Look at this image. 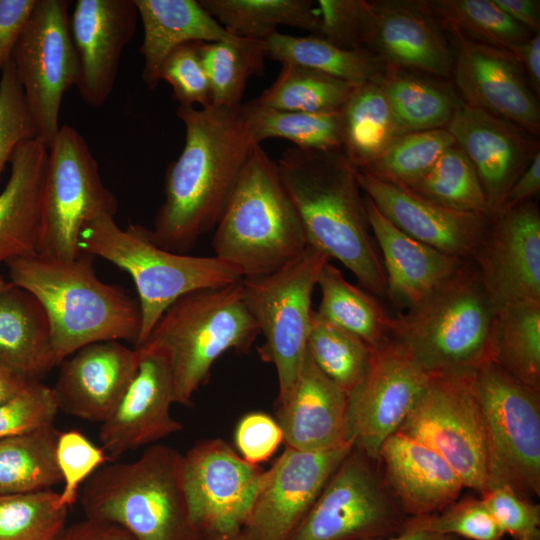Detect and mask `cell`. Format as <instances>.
Listing matches in <instances>:
<instances>
[{"instance_id": "1", "label": "cell", "mask_w": 540, "mask_h": 540, "mask_svg": "<svg viewBox=\"0 0 540 540\" xmlns=\"http://www.w3.org/2000/svg\"><path fill=\"white\" fill-rule=\"evenodd\" d=\"M240 106H178L185 144L167 168L165 199L149 229L158 246L186 254L218 223L244 164L259 145Z\"/></svg>"}, {"instance_id": "2", "label": "cell", "mask_w": 540, "mask_h": 540, "mask_svg": "<svg viewBox=\"0 0 540 540\" xmlns=\"http://www.w3.org/2000/svg\"><path fill=\"white\" fill-rule=\"evenodd\" d=\"M278 169L307 243L341 262L369 292L387 294L357 169L341 149L287 148Z\"/></svg>"}, {"instance_id": "3", "label": "cell", "mask_w": 540, "mask_h": 540, "mask_svg": "<svg viewBox=\"0 0 540 540\" xmlns=\"http://www.w3.org/2000/svg\"><path fill=\"white\" fill-rule=\"evenodd\" d=\"M93 257L82 252L64 261L35 254L5 263L9 281L30 292L44 308L58 365L85 345L125 340L135 346L139 337L138 300L102 282Z\"/></svg>"}, {"instance_id": "4", "label": "cell", "mask_w": 540, "mask_h": 540, "mask_svg": "<svg viewBox=\"0 0 540 540\" xmlns=\"http://www.w3.org/2000/svg\"><path fill=\"white\" fill-rule=\"evenodd\" d=\"M214 230V256L242 279L274 272L308 246L277 162L261 145L250 153Z\"/></svg>"}, {"instance_id": "5", "label": "cell", "mask_w": 540, "mask_h": 540, "mask_svg": "<svg viewBox=\"0 0 540 540\" xmlns=\"http://www.w3.org/2000/svg\"><path fill=\"white\" fill-rule=\"evenodd\" d=\"M183 461L176 449L154 444L135 461L103 465L81 490L85 518L117 525L134 540H197Z\"/></svg>"}, {"instance_id": "6", "label": "cell", "mask_w": 540, "mask_h": 540, "mask_svg": "<svg viewBox=\"0 0 540 540\" xmlns=\"http://www.w3.org/2000/svg\"><path fill=\"white\" fill-rule=\"evenodd\" d=\"M495 311L467 260L425 299L394 318L388 335L431 375L474 372L491 361Z\"/></svg>"}, {"instance_id": "7", "label": "cell", "mask_w": 540, "mask_h": 540, "mask_svg": "<svg viewBox=\"0 0 540 540\" xmlns=\"http://www.w3.org/2000/svg\"><path fill=\"white\" fill-rule=\"evenodd\" d=\"M259 335L241 280L183 295L165 311L143 345L165 354L174 403L189 406L208 382L215 361L228 350L248 352Z\"/></svg>"}, {"instance_id": "8", "label": "cell", "mask_w": 540, "mask_h": 540, "mask_svg": "<svg viewBox=\"0 0 540 540\" xmlns=\"http://www.w3.org/2000/svg\"><path fill=\"white\" fill-rule=\"evenodd\" d=\"M78 245L82 252L109 261L133 279L141 312L134 348L145 343L161 316L183 295L242 280L232 266L215 256L171 252L152 240L149 229L132 223L122 229L111 215L86 224Z\"/></svg>"}, {"instance_id": "9", "label": "cell", "mask_w": 540, "mask_h": 540, "mask_svg": "<svg viewBox=\"0 0 540 540\" xmlns=\"http://www.w3.org/2000/svg\"><path fill=\"white\" fill-rule=\"evenodd\" d=\"M472 384L485 432V492L508 486L526 498L539 497L540 391L493 361L473 373Z\"/></svg>"}, {"instance_id": "10", "label": "cell", "mask_w": 540, "mask_h": 540, "mask_svg": "<svg viewBox=\"0 0 540 540\" xmlns=\"http://www.w3.org/2000/svg\"><path fill=\"white\" fill-rule=\"evenodd\" d=\"M330 260L308 245L278 270L242 279L245 304L264 337L258 352L277 373V404L288 397L298 377L307 349L313 290L322 267Z\"/></svg>"}, {"instance_id": "11", "label": "cell", "mask_w": 540, "mask_h": 540, "mask_svg": "<svg viewBox=\"0 0 540 540\" xmlns=\"http://www.w3.org/2000/svg\"><path fill=\"white\" fill-rule=\"evenodd\" d=\"M117 209V198L104 185L85 139L72 126H60L48 148L37 254L75 259L82 253L83 227L104 215L115 216Z\"/></svg>"}, {"instance_id": "12", "label": "cell", "mask_w": 540, "mask_h": 540, "mask_svg": "<svg viewBox=\"0 0 540 540\" xmlns=\"http://www.w3.org/2000/svg\"><path fill=\"white\" fill-rule=\"evenodd\" d=\"M474 372L432 375L398 432L437 452L457 472L464 488L482 495L487 455L482 414L472 384Z\"/></svg>"}, {"instance_id": "13", "label": "cell", "mask_w": 540, "mask_h": 540, "mask_svg": "<svg viewBox=\"0 0 540 540\" xmlns=\"http://www.w3.org/2000/svg\"><path fill=\"white\" fill-rule=\"evenodd\" d=\"M375 460L353 447L288 540H363L403 533L407 516Z\"/></svg>"}, {"instance_id": "14", "label": "cell", "mask_w": 540, "mask_h": 540, "mask_svg": "<svg viewBox=\"0 0 540 540\" xmlns=\"http://www.w3.org/2000/svg\"><path fill=\"white\" fill-rule=\"evenodd\" d=\"M67 0H37L12 61L37 136L49 148L60 129L64 93L78 79Z\"/></svg>"}, {"instance_id": "15", "label": "cell", "mask_w": 540, "mask_h": 540, "mask_svg": "<svg viewBox=\"0 0 540 540\" xmlns=\"http://www.w3.org/2000/svg\"><path fill=\"white\" fill-rule=\"evenodd\" d=\"M183 456L184 492L197 538L243 529L265 470L222 439L201 440Z\"/></svg>"}, {"instance_id": "16", "label": "cell", "mask_w": 540, "mask_h": 540, "mask_svg": "<svg viewBox=\"0 0 540 540\" xmlns=\"http://www.w3.org/2000/svg\"><path fill=\"white\" fill-rule=\"evenodd\" d=\"M431 377L389 335L373 347L363 380L348 394L354 448L377 461L381 445L399 430Z\"/></svg>"}, {"instance_id": "17", "label": "cell", "mask_w": 540, "mask_h": 540, "mask_svg": "<svg viewBox=\"0 0 540 540\" xmlns=\"http://www.w3.org/2000/svg\"><path fill=\"white\" fill-rule=\"evenodd\" d=\"M496 312L540 303V211L527 200L490 217L471 258Z\"/></svg>"}, {"instance_id": "18", "label": "cell", "mask_w": 540, "mask_h": 540, "mask_svg": "<svg viewBox=\"0 0 540 540\" xmlns=\"http://www.w3.org/2000/svg\"><path fill=\"white\" fill-rule=\"evenodd\" d=\"M353 447L306 452L286 446L264 471L243 529L256 540H288Z\"/></svg>"}, {"instance_id": "19", "label": "cell", "mask_w": 540, "mask_h": 540, "mask_svg": "<svg viewBox=\"0 0 540 540\" xmlns=\"http://www.w3.org/2000/svg\"><path fill=\"white\" fill-rule=\"evenodd\" d=\"M450 34L454 46L451 78L461 101L538 137L539 99L530 89L514 54L456 32Z\"/></svg>"}, {"instance_id": "20", "label": "cell", "mask_w": 540, "mask_h": 540, "mask_svg": "<svg viewBox=\"0 0 540 540\" xmlns=\"http://www.w3.org/2000/svg\"><path fill=\"white\" fill-rule=\"evenodd\" d=\"M365 49L391 70L451 78L453 42L426 0H372Z\"/></svg>"}, {"instance_id": "21", "label": "cell", "mask_w": 540, "mask_h": 540, "mask_svg": "<svg viewBox=\"0 0 540 540\" xmlns=\"http://www.w3.org/2000/svg\"><path fill=\"white\" fill-rule=\"evenodd\" d=\"M446 129L476 171L488 216L498 215L511 186L540 152L538 137L463 102Z\"/></svg>"}, {"instance_id": "22", "label": "cell", "mask_w": 540, "mask_h": 540, "mask_svg": "<svg viewBox=\"0 0 540 540\" xmlns=\"http://www.w3.org/2000/svg\"><path fill=\"white\" fill-rule=\"evenodd\" d=\"M138 370L112 414L101 423V447L110 459L149 445L183 429L171 416L174 388L167 357L143 345Z\"/></svg>"}, {"instance_id": "23", "label": "cell", "mask_w": 540, "mask_h": 540, "mask_svg": "<svg viewBox=\"0 0 540 540\" xmlns=\"http://www.w3.org/2000/svg\"><path fill=\"white\" fill-rule=\"evenodd\" d=\"M139 14L134 0H78L70 32L78 59L76 86L83 101L102 106L115 85L119 62Z\"/></svg>"}, {"instance_id": "24", "label": "cell", "mask_w": 540, "mask_h": 540, "mask_svg": "<svg viewBox=\"0 0 540 540\" xmlns=\"http://www.w3.org/2000/svg\"><path fill=\"white\" fill-rule=\"evenodd\" d=\"M359 186L402 232L445 254L471 260L490 217L439 205L409 188L357 171Z\"/></svg>"}, {"instance_id": "25", "label": "cell", "mask_w": 540, "mask_h": 540, "mask_svg": "<svg viewBox=\"0 0 540 540\" xmlns=\"http://www.w3.org/2000/svg\"><path fill=\"white\" fill-rule=\"evenodd\" d=\"M60 364L52 388L59 410L101 424L134 378L139 352L120 341H100L79 348Z\"/></svg>"}, {"instance_id": "26", "label": "cell", "mask_w": 540, "mask_h": 540, "mask_svg": "<svg viewBox=\"0 0 540 540\" xmlns=\"http://www.w3.org/2000/svg\"><path fill=\"white\" fill-rule=\"evenodd\" d=\"M277 406L276 421L287 447L328 452L353 444L348 394L317 366L307 349L292 391Z\"/></svg>"}, {"instance_id": "27", "label": "cell", "mask_w": 540, "mask_h": 540, "mask_svg": "<svg viewBox=\"0 0 540 540\" xmlns=\"http://www.w3.org/2000/svg\"><path fill=\"white\" fill-rule=\"evenodd\" d=\"M377 462L387 491L408 518L442 511L464 488L442 456L398 431L383 442Z\"/></svg>"}, {"instance_id": "28", "label": "cell", "mask_w": 540, "mask_h": 540, "mask_svg": "<svg viewBox=\"0 0 540 540\" xmlns=\"http://www.w3.org/2000/svg\"><path fill=\"white\" fill-rule=\"evenodd\" d=\"M369 226L383 255L387 294L411 308L455 274L467 261L413 239L392 224L364 195Z\"/></svg>"}, {"instance_id": "29", "label": "cell", "mask_w": 540, "mask_h": 540, "mask_svg": "<svg viewBox=\"0 0 540 540\" xmlns=\"http://www.w3.org/2000/svg\"><path fill=\"white\" fill-rule=\"evenodd\" d=\"M48 147L40 138L23 141L10 160L0 191V264L38 253L42 192Z\"/></svg>"}, {"instance_id": "30", "label": "cell", "mask_w": 540, "mask_h": 540, "mask_svg": "<svg viewBox=\"0 0 540 540\" xmlns=\"http://www.w3.org/2000/svg\"><path fill=\"white\" fill-rule=\"evenodd\" d=\"M144 30L140 53L142 80L157 88L166 57L188 42H214L236 38L196 0H134Z\"/></svg>"}, {"instance_id": "31", "label": "cell", "mask_w": 540, "mask_h": 540, "mask_svg": "<svg viewBox=\"0 0 540 540\" xmlns=\"http://www.w3.org/2000/svg\"><path fill=\"white\" fill-rule=\"evenodd\" d=\"M0 359L30 380H40L58 365L44 308L13 284L0 292Z\"/></svg>"}, {"instance_id": "32", "label": "cell", "mask_w": 540, "mask_h": 540, "mask_svg": "<svg viewBox=\"0 0 540 540\" xmlns=\"http://www.w3.org/2000/svg\"><path fill=\"white\" fill-rule=\"evenodd\" d=\"M263 42L267 58L304 66L354 86L381 82L391 70L366 49H345L317 35L295 36L276 31Z\"/></svg>"}, {"instance_id": "33", "label": "cell", "mask_w": 540, "mask_h": 540, "mask_svg": "<svg viewBox=\"0 0 540 540\" xmlns=\"http://www.w3.org/2000/svg\"><path fill=\"white\" fill-rule=\"evenodd\" d=\"M342 151L359 171L401 135L380 82L356 86L341 110Z\"/></svg>"}, {"instance_id": "34", "label": "cell", "mask_w": 540, "mask_h": 540, "mask_svg": "<svg viewBox=\"0 0 540 540\" xmlns=\"http://www.w3.org/2000/svg\"><path fill=\"white\" fill-rule=\"evenodd\" d=\"M380 84L400 134L446 128L462 104L451 85L422 73L390 70Z\"/></svg>"}, {"instance_id": "35", "label": "cell", "mask_w": 540, "mask_h": 540, "mask_svg": "<svg viewBox=\"0 0 540 540\" xmlns=\"http://www.w3.org/2000/svg\"><path fill=\"white\" fill-rule=\"evenodd\" d=\"M233 36L264 40L280 25L317 35L316 2L310 0H199Z\"/></svg>"}, {"instance_id": "36", "label": "cell", "mask_w": 540, "mask_h": 540, "mask_svg": "<svg viewBox=\"0 0 540 540\" xmlns=\"http://www.w3.org/2000/svg\"><path fill=\"white\" fill-rule=\"evenodd\" d=\"M491 361L540 391V303H518L495 313Z\"/></svg>"}, {"instance_id": "37", "label": "cell", "mask_w": 540, "mask_h": 540, "mask_svg": "<svg viewBox=\"0 0 540 540\" xmlns=\"http://www.w3.org/2000/svg\"><path fill=\"white\" fill-rule=\"evenodd\" d=\"M240 109L256 144L269 138H282L300 149L328 151L342 148L340 111H287L263 106L254 100L242 103Z\"/></svg>"}, {"instance_id": "38", "label": "cell", "mask_w": 540, "mask_h": 540, "mask_svg": "<svg viewBox=\"0 0 540 540\" xmlns=\"http://www.w3.org/2000/svg\"><path fill=\"white\" fill-rule=\"evenodd\" d=\"M59 433L53 424L0 439V495L50 489L62 482L55 457Z\"/></svg>"}, {"instance_id": "39", "label": "cell", "mask_w": 540, "mask_h": 540, "mask_svg": "<svg viewBox=\"0 0 540 540\" xmlns=\"http://www.w3.org/2000/svg\"><path fill=\"white\" fill-rule=\"evenodd\" d=\"M321 302L317 313L361 338L371 348L388 335L389 316L369 293L348 282L330 262L318 276Z\"/></svg>"}, {"instance_id": "40", "label": "cell", "mask_w": 540, "mask_h": 540, "mask_svg": "<svg viewBox=\"0 0 540 540\" xmlns=\"http://www.w3.org/2000/svg\"><path fill=\"white\" fill-rule=\"evenodd\" d=\"M199 53L210 85L211 105L224 108L242 104L248 80L264 72L267 58L263 40L239 37L201 42Z\"/></svg>"}, {"instance_id": "41", "label": "cell", "mask_w": 540, "mask_h": 540, "mask_svg": "<svg viewBox=\"0 0 540 540\" xmlns=\"http://www.w3.org/2000/svg\"><path fill=\"white\" fill-rule=\"evenodd\" d=\"M275 81L257 98L256 103L280 110L327 113L340 111L356 87L322 72L283 63Z\"/></svg>"}, {"instance_id": "42", "label": "cell", "mask_w": 540, "mask_h": 540, "mask_svg": "<svg viewBox=\"0 0 540 540\" xmlns=\"http://www.w3.org/2000/svg\"><path fill=\"white\" fill-rule=\"evenodd\" d=\"M449 33L510 50L534 34L512 20L494 0H426Z\"/></svg>"}, {"instance_id": "43", "label": "cell", "mask_w": 540, "mask_h": 540, "mask_svg": "<svg viewBox=\"0 0 540 540\" xmlns=\"http://www.w3.org/2000/svg\"><path fill=\"white\" fill-rule=\"evenodd\" d=\"M307 350L317 366L349 394L363 380L372 348L313 310Z\"/></svg>"}, {"instance_id": "44", "label": "cell", "mask_w": 540, "mask_h": 540, "mask_svg": "<svg viewBox=\"0 0 540 540\" xmlns=\"http://www.w3.org/2000/svg\"><path fill=\"white\" fill-rule=\"evenodd\" d=\"M406 188L453 210L488 215L476 171L457 145L448 148L424 176Z\"/></svg>"}, {"instance_id": "45", "label": "cell", "mask_w": 540, "mask_h": 540, "mask_svg": "<svg viewBox=\"0 0 540 540\" xmlns=\"http://www.w3.org/2000/svg\"><path fill=\"white\" fill-rule=\"evenodd\" d=\"M454 145L455 140L446 128L404 133L361 171L388 183L410 187Z\"/></svg>"}, {"instance_id": "46", "label": "cell", "mask_w": 540, "mask_h": 540, "mask_svg": "<svg viewBox=\"0 0 540 540\" xmlns=\"http://www.w3.org/2000/svg\"><path fill=\"white\" fill-rule=\"evenodd\" d=\"M68 509L51 489L0 495V540H55Z\"/></svg>"}, {"instance_id": "47", "label": "cell", "mask_w": 540, "mask_h": 540, "mask_svg": "<svg viewBox=\"0 0 540 540\" xmlns=\"http://www.w3.org/2000/svg\"><path fill=\"white\" fill-rule=\"evenodd\" d=\"M426 531L464 540H502L504 534L482 497L455 501L442 511L407 518L403 532Z\"/></svg>"}, {"instance_id": "48", "label": "cell", "mask_w": 540, "mask_h": 540, "mask_svg": "<svg viewBox=\"0 0 540 540\" xmlns=\"http://www.w3.org/2000/svg\"><path fill=\"white\" fill-rule=\"evenodd\" d=\"M55 457L63 482L60 502L68 508L77 500L80 486L110 460L102 447L77 430L59 433Z\"/></svg>"}, {"instance_id": "49", "label": "cell", "mask_w": 540, "mask_h": 540, "mask_svg": "<svg viewBox=\"0 0 540 540\" xmlns=\"http://www.w3.org/2000/svg\"><path fill=\"white\" fill-rule=\"evenodd\" d=\"M58 411L52 388L33 380L17 395L0 403V439L53 425Z\"/></svg>"}, {"instance_id": "50", "label": "cell", "mask_w": 540, "mask_h": 540, "mask_svg": "<svg viewBox=\"0 0 540 540\" xmlns=\"http://www.w3.org/2000/svg\"><path fill=\"white\" fill-rule=\"evenodd\" d=\"M13 61L3 69L0 78V182L14 151L25 140L37 138Z\"/></svg>"}, {"instance_id": "51", "label": "cell", "mask_w": 540, "mask_h": 540, "mask_svg": "<svg viewBox=\"0 0 540 540\" xmlns=\"http://www.w3.org/2000/svg\"><path fill=\"white\" fill-rule=\"evenodd\" d=\"M188 42L176 47L164 60L160 80L167 82L179 105H211L210 85L204 69L199 44Z\"/></svg>"}, {"instance_id": "52", "label": "cell", "mask_w": 540, "mask_h": 540, "mask_svg": "<svg viewBox=\"0 0 540 540\" xmlns=\"http://www.w3.org/2000/svg\"><path fill=\"white\" fill-rule=\"evenodd\" d=\"M316 7L319 17L317 36L345 49H365L370 1L318 0Z\"/></svg>"}, {"instance_id": "53", "label": "cell", "mask_w": 540, "mask_h": 540, "mask_svg": "<svg viewBox=\"0 0 540 540\" xmlns=\"http://www.w3.org/2000/svg\"><path fill=\"white\" fill-rule=\"evenodd\" d=\"M503 534L514 540H540V505L508 486L481 495Z\"/></svg>"}, {"instance_id": "54", "label": "cell", "mask_w": 540, "mask_h": 540, "mask_svg": "<svg viewBox=\"0 0 540 540\" xmlns=\"http://www.w3.org/2000/svg\"><path fill=\"white\" fill-rule=\"evenodd\" d=\"M282 441L283 433L279 424L263 412L246 414L235 430V444L239 455L255 465L268 460Z\"/></svg>"}, {"instance_id": "55", "label": "cell", "mask_w": 540, "mask_h": 540, "mask_svg": "<svg viewBox=\"0 0 540 540\" xmlns=\"http://www.w3.org/2000/svg\"><path fill=\"white\" fill-rule=\"evenodd\" d=\"M37 0H0V74L12 60Z\"/></svg>"}, {"instance_id": "56", "label": "cell", "mask_w": 540, "mask_h": 540, "mask_svg": "<svg viewBox=\"0 0 540 540\" xmlns=\"http://www.w3.org/2000/svg\"><path fill=\"white\" fill-rule=\"evenodd\" d=\"M55 540H134L121 527L89 518L66 526Z\"/></svg>"}, {"instance_id": "57", "label": "cell", "mask_w": 540, "mask_h": 540, "mask_svg": "<svg viewBox=\"0 0 540 540\" xmlns=\"http://www.w3.org/2000/svg\"><path fill=\"white\" fill-rule=\"evenodd\" d=\"M516 57L527 83L539 99L540 95V34L510 49Z\"/></svg>"}, {"instance_id": "58", "label": "cell", "mask_w": 540, "mask_h": 540, "mask_svg": "<svg viewBox=\"0 0 540 540\" xmlns=\"http://www.w3.org/2000/svg\"><path fill=\"white\" fill-rule=\"evenodd\" d=\"M540 189V152L535 155L529 166L513 183L508 191L502 210L519 205L537 193Z\"/></svg>"}, {"instance_id": "59", "label": "cell", "mask_w": 540, "mask_h": 540, "mask_svg": "<svg viewBox=\"0 0 540 540\" xmlns=\"http://www.w3.org/2000/svg\"><path fill=\"white\" fill-rule=\"evenodd\" d=\"M494 2L517 24L533 34H540L539 0H494Z\"/></svg>"}, {"instance_id": "60", "label": "cell", "mask_w": 540, "mask_h": 540, "mask_svg": "<svg viewBox=\"0 0 540 540\" xmlns=\"http://www.w3.org/2000/svg\"><path fill=\"white\" fill-rule=\"evenodd\" d=\"M32 381L0 359V403L17 395Z\"/></svg>"}, {"instance_id": "61", "label": "cell", "mask_w": 540, "mask_h": 540, "mask_svg": "<svg viewBox=\"0 0 540 540\" xmlns=\"http://www.w3.org/2000/svg\"><path fill=\"white\" fill-rule=\"evenodd\" d=\"M363 540H464L462 538L436 534L426 531H414V532H403L401 534L388 536V537H378V538H368Z\"/></svg>"}, {"instance_id": "62", "label": "cell", "mask_w": 540, "mask_h": 540, "mask_svg": "<svg viewBox=\"0 0 540 540\" xmlns=\"http://www.w3.org/2000/svg\"><path fill=\"white\" fill-rule=\"evenodd\" d=\"M197 540H256L253 538L247 531L241 529L240 531L224 534V535H213V536H203L197 538Z\"/></svg>"}, {"instance_id": "63", "label": "cell", "mask_w": 540, "mask_h": 540, "mask_svg": "<svg viewBox=\"0 0 540 540\" xmlns=\"http://www.w3.org/2000/svg\"><path fill=\"white\" fill-rule=\"evenodd\" d=\"M12 283L0 274V292L8 288Z\"/></svg>"}]
</instances>
